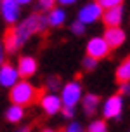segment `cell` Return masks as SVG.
<instances>
[{
  "label": "cell",
  "instance_id": "11",
  "mask_svg": "<svg viewBox=\"0 0 130 132\" xmlns=\"http://www.w3.org/2000/svg\"><path fill=\"white\" fill-rule=\"evenodd\" d=\"M40 104H42V108H44V111L49 113V115H54V113L61 111V108H63L61 99H59L56 94H45V96H42Z\"/></svg>",
  "mask_w": 130,
  "mask_h": 132
},
{
  "label": "cell",
  "instance_id": "26",
  "mask_svg": "<svg viewBox=\"0 0 130 132\" xmlns=\"http://www.w3.org/2000/svg\"><path fill=\"white\" fill-rule=\"evenodd\" d=\"M59 4H63V5H68V4H73V2H76V0H56Z\"/></svg>",
  "mask_w": 130,
  "mask_h": 132
},
{
  "label": "cell",
  "instance_id": "4",
  "mask_svg": "<svg viewBox=\"0 0 130 132\" xmlns=\"http://www.w3.org/2000/svg\"><path fill=\"white\" fill-rule=\"evenodd\" d=\"M108 52H109V47L104 42L102 37H94V38L89 40V44H87V56L89 57L99 61L102 57H106Z\"/></svg>",
  "mask_w": 130,
  "mask_h": 132
},
{
  "label": "cell",
  "instance_id": "25",
  "mask_svg": "<svg viewBox=\"0 0 130 132\" xmlns=\"http://www.w3.org/2000/svg\"><path fill=\"white\" fill-rule=\"evenodd\" d=\"M120 90H122V94H127L128 92V84H122V89Z\"/></svg>",
  "mask_w": 130,
  "mask_h": 132
},
{
  "label": "cell",
  "instance_id": "9",
  "mask_svg": "<svg viewBox=\"0 0 130 132\" xmlns=\"http://www.w3.org/2000/svg\"><path fill=\"white\" fill-rule=\"evenodd\" d=\"M125 31L122 30V28H108L106 31H104V42L108 44V47L109 49H116V47H120L122 44L125 42Z\"/></svg>",
  "mask_w": 130,
  "mask_h": 132
},
{
  "label": "cell",
  "instance_id": "3",
  "mask_svg": "<svg viewBox=\"0 0 130 132\" xmlns=\"http://www.w3.org/2000/svg\"><path fill=\"white\" fill-rule=\"evenodd\" d=\"M61 104L64 108H75L78 101L82 99V87L78 82H70L63 87V94H61Z\"/></svg>",
  "mask_w": 130,
  "mask_h": 132
},
{
  "label": "cell",
  "instance_id": "15",
  "mask_svg": "<svg viewBox=\"0 0 130 132\" xmlns=\"http://www.w3.org/2000/svg\"><path fill=\"white\" fill-rule=\"evenodd\" d=\"M2 47H5V51H9V52H16L21 47L19 40L16 38V35H14L12 30H9V31L5 33V38H4V45Z\"/></svg>",
  "mask_w": 130,
  "mask_h": 132
},
{
  "label": "cell",
  "instance_id": "16",
  "mask_svg": "<svg viewBox=\"0 0 130 132\" xmlns=\"http://www.w3.org/2000/svg\"><path fill=\"white\" fill-rule=\"evenodd\" d=\"M82 104H83V110L89 115H92V113L97 110L99 106V97L96 96V94H87L83 99H82Z\"/></svg>",
  "mask_w": 130,
  "mask_h": 132
},
{
  "label": "cell",
  "instance_id": "27",
  "mask_svg": "<svg viewBox=\"0 0 130 132\" xmlns=\"http://www.w3.org/2000/svg\"><path fill=\"white\" fill-rule=\"evenodd\" d=\"M30 2H31V0H16L18 5H24V4H30Z\"/></svg>",
  "mask_w": 130,
  "mask_h": 132
},
{
  "label": "cell",
  "instance_id": "12",
  "mask_svg": "<svg viewBox=\"0 0 130 132\" xmlns=\"http://www.w3.org/2000/svg\"><path fill=\"white\" fill-rule=\"evenodd\" d=\"M123 19V9L122 7H115V9H108L102 12V21L106 23L108 28H118L120 23Z\"/></svg>",
  "mask_w": 130,
  "mask_h": 132
},
{
  "label": "cell",
  "instance_id": "28",
  "mask_svg": "<svg viewBox=\"0 0 130 132\" xmlns=\"http://www.w3.org/2000/svg\"><path fill=\"white\" fill-rule=\"evenodd\" d=\"M2 61H4V47L0 44V64H2Z\"/></svg>",
  "mask_w": 130,
  "mask_h": 132
},
{
  "label": "cell",
  "instance_id": "24",
  "mask_svg": "<svg viewBox=\"0 0 130 132\" xmlns=\"http://www.w3.org/2000/svg\"><path fill=\"white\" fill-rule=\"evenodd\" d=\"M61 110H63V115H64L66 118L73 117V108H61Z\"/></svg>",
  "mask_w": 130,
  "mask_h": 132
},
{
  "label": "cell",
  "instance_id": "29",
  "mask_svg": "<svg viewBox=\"0 0 130 132\" xmlns=\"http://www.w3.org/2000/svg\"><path fill=\"white\" fill-rule=\"evenodd\" d=\"M18 132H30V129H21V130H18Z\"/></svg>",
  "mask_w": 130,
  "mask_h": 132
},
{
  "label": "cell",
  "instance_id": "8",
  "mask_svg": "<svg viewBox=\"0 0 130 132\" xmlns=\"http://www.w3.org/2000/svg\"><path fill=\"white\" fill-rule=\"evenodd\" d=\"M18 75L19 77H23V78H30V77H33L35 73H37V70H38V63H37V59L35 57H31V56H23L19 59V63H18Z\"/></svg>",
  "mask_w": 130,
  "mask_h": 132
},
{
  "label": "cell",
  "instance_id": "6",
  "mask_svg": "<svg viewBox=\"0 0 130 132\" xmlns=\"http://www.w3.org/2000/svg\"><path fill=\"white\" fill-rule=\"evenodd\" d=\"M122 110H123V99H122V96L116 94V96L108 97V101L104 103L102 113H104L106 118H120Z\"/></svg>",
  "mask_w": 130,
  "mask_h": 132
},
{
  "label": "cell",
  "instance_id": "14",
  "mask_svg": "<svg viewBox=\"0 0 130 132\" xmlns=\"http://www.w3.org/2000/svg\"><path fill=\"white\" fill-rule=\"evenodd\" d=\"M128 78H130V59L127 57V59H123L122 63H120V66H118L116 80H118V82H122V84H127Z\"/></svg>",
  "mask_w": 130,
  "mask_h": 132
},
{
  "label": "cell",
  "instance_id": "2",
  "mask_svg": "<svg viewBox=\"0 0 130 132\" xmlns=\"http://www.w3.org/2000/svg\"><path fill=\"white\" fill-rule=\"evenodd\" d=\"M45 28H47V19L45 18H44L42 14H33L30 18H26L19 26L12 28V31H14V35H16V38L19 40V44L23 45V42H24L26 38H30L35 33L45 31Z\"/></svg>",
  "mask_w": 130,
  "mask_h": 132
},
{
  "label": "cell",
  "instance_id": "18",
  "mask_svg": "<svg viewBox=\"0 0 130 132\" xmlns=\"http://www.w3.org/2000/svg\"><path fill=\"white\" fill-rule=\"evenodd\" d=\"M96 4H97L101 9H115V7H122L123 4V0H96Z\"/></svg>",
  "mask_w": 130,
  "mask_h": 132
},
{
  "label": "cell",
  "instance_id": "19",
  "mask_svg": "<svg viewBox=\"0 0 130 132\" xmlns=\"http://www.w3.org/2000/svg\"><path fill=\"white\" fill-rule=\"evenodd\" d=\"M89 132H108V125L104 120H94L89 125Z\"/></svg>",
  "mask_w": 130,
  "mask_h": 132
},
{
  "label": "cell",
  "instance_id": "17",
  "mask_svg": "<svg viewBox=\"0 0 130 132\" xmlns=\"http://www.w3.org/2000/svg\"><path fill=\"white\" fill-rule=\"evenodd\" d=\"M23 117H24V110H23L21 106H16V104H12L9 110H7V113H5V118L9 120V122H12V123L21 122Z\"/></svg>",
  "mask_w": 130,
  "mask_h": 132
},
{
  "label": "cell",
  "instance_id": "20",
  "mask_svg": "<svg viewBox=\"0 0 130 132\" xmlns=\"http://www.w3.org/2000/svg\"><path fill=\"white\" fill-rule=\"evenodd\" d=\"M96 64H97V61H96V59H92V57H89V56H85V59H83L85 70H94Z\"/></svg>",
  "mask_w": 130,
  "mask_h": 132
},
{
  "label": "cell",
  "instance_id": "22",
  "mask_svg": "<svg viewBox=\"0 0 130 132\" xmlns=\"http://www.w3.org/2000/svg\"><path fill=\"white\" fill-rule=\"evenodd\" d=\"M71 31H73V33H76V35H82V33L85 31V26L82 24V23H78V21H76V23H75V24L71 26Z\"/></svg>",
  "mask_w": 130,
  "mask_h": 132
},
{
  "label": "cell",
  "instance_id": "23",
  "mask_svg": "<svg viewBox=\"0 0 130 132\" xmlns=\"http://www.w3.org/2000/svg\"><path fill=\"white\" fill-rule=\"evenodd\" d=\"M64 132H83V130H82V127L78 125V123H71V125L68 127Z\"/></svg>",
  "mask_w": 130,
  "mask_h": 132
},
{
  "label": "cell",
  "instance_id": "1",
  "mask_svg": "<svg viewBox=\"0 0 130 132\" xmlns=\"http://www.w3.org/2000/svg\"><path fill=\"white\" fill-rule=\"evenodd\" d=\"M9 96H11L12 104L23 108V106H28V104L37 103V99L42 97L44 94H42L40 89H37V87L33 85V84L23 80V82H18L14 87H11V94H9Z\"/></svg>",
  "mask_w": 130,
  "mask_h": 132
},
{
  "label": "cell",
  "instance_id": "13",
  "mask_svg": "<svg viewBox=\"0 0 130 132\" xmlns=\"http://www.w3.org/2000/svg\"><path fill=\"white\" fill-rule=\"evenodd\" d=\"M47 19V24H50V26H61L63 23H64V19H66V12L63 11V9H52L50 11V14L45 18Z\"/></svg>",
  "mask_w": 130,
  "mask_h": 132
},
{
  "label": "cell",
  "instance_id": "30",
  "mask_svg": "<svg viewBox=\"0 0 130 132\" xmlns=\"http://www.w3.org/2000/svg\"><path fill=\"white\" fill-rule=\"evenodd\" d=\"M42 132H54V130H52V129H44Z\"/></svg>",
  "mask_w": 130,
  "mask_h": 132
},
{
  "label": "cell",
  "instance_id": "7",
  "mask_svg": "<svg viewBox=\"0 0 130 132\" xmlns=\"http://www.w3.org/2000/svg\"><path fill=\"white\" fill-rule=\"evenodd\" d=\"M18 82H19L18 70L11 63H4L2 68H0V85L2 87H14Z\"/></svg>",
  "mask_w": 130,
  "mask_h": 132
},
{
  "label": "cell",
  "instance_id": "5",
  "mask_svg": "<svg viewBox=\"0 0 130 132\" xmlns=\"http://www.w3.org/2000/svg\"><path fill=\"white\" fill-rule=\"evenodd\" d=\"M99 18H102V9L96 4V2H92V4H87V5L80 11L78 14V23H82V24H89V23H96Z\"/></svg>",
  "mask_w": 130,
  "mask_h": 132
},
{
  "label": "cell",
  "instance_id": "21",
  "mask_svg": "<svg viewBox=\"0 0 130 132\" xmlns=\"http://www.w3.org/2000/svg\"><path fill=\"white\" fill-rule=\"evenodd\" d=\"M54 4H56V0H40V7L44 11H52L54 9Z\"/></svg>",
  "mask_w": 130,
  "mask_h": 132
},
{
  "label": "cell",
  "instance_id": "10",
  "mask_svg": "<svg viewBox=\"0 0 130 132\" xmlns=\"http://www.w3.org/2000/svg\"><path fill=\"white\" fill-rule=\"evenodd\" d=\"M2 16L5 23L14 24L19 18V5L16 4V0H2Z\"/></svg>",
  "mask_w": 130,
  "mask_h": 132
}]
</instances>
